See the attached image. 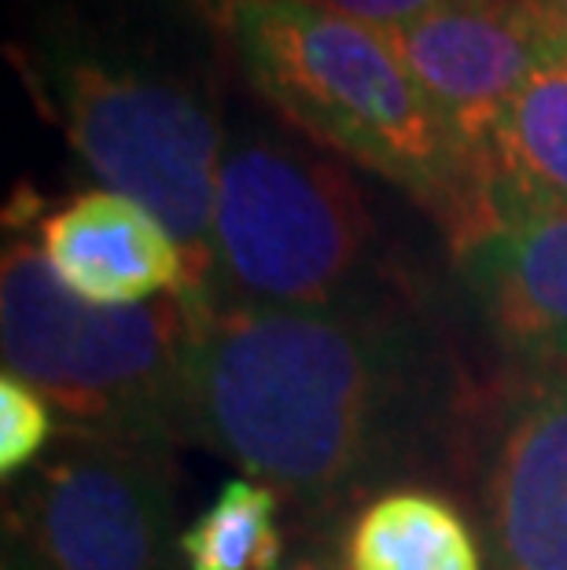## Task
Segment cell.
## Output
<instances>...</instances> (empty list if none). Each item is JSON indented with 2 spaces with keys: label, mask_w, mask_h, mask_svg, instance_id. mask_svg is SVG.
I'll use <instances>...</instances> for the list:
<instances>
[{
  "label": "cell",
  "mask_w": 567,
  "mask_h": 570,
  "mask_svg": "<svg viewBox=\"0 0 567 570\" xmlns=\"http://www.w3.org/2000/svg\"><path fill=\"white\" fill-rule=\"evenodd\" d=\"M196 306L170 295L148 306H89L48 269L27 236L0 262V346L63 412L70 431L188 445V365Z\"/></svg>",
  "instance_id": "cell-4"
},
{
  "label": "cell",
  "mask_w": 567,
  "mask_h": 570,
  "mask_svg": "<svg viewBox=\"0 0 567 570\" xmlns=\"http://www.w3.org/2000/svg\"><path fill=\"white\" fill-rule=\"evenodd\" d=\"M56 434L52 409L48 397L30 386L22 375H0V475L16 479L19 471L38 464V456L48 453Z\"/></svg>",
  "instance_id": "cell-14"
},
{
  "label": "cell",
  "mask_w": 567,
  "mask_h": 570,
  "mask_svg": "<svg viewBox=\"0 0 567 570\" xmlns=\"http://www.w3.org/2000/svg\"><path fill=\"white\" fill-rule=\"evenodd\" d=\"M207 306L324 309L369 298L372 217L343 166L265 129L225 137Z\"/></svg>",
  "instance_id": "cell-5"
},
{
  "label": "cell",
  "mask_w": 567,
  "mask_h": 570,
  "mask_svg": "<svg viewBox=\"0 0 567 570\" xmlns=\"http://www.w3.org/2000/svg\"><path fill=\"white\" fill-rule=\"evenodd\" d=\"M317 4L340 11V16L361 22V27H372L380 33L402 30L409 22L431 16L446 4H457V0H317Z\"/></svg>",
  "instance_id": "cell-15"
},
{
  "label": "cell",
  "mask_w": 567,
  "mask_h": 570,
  "mask_svg": "<svg viewBox=\"0 0 567 570\" xmlns=\"http://www.w3.org/2000/svg\"><path fill=\"white\" fill-rule=\"evenodd\" d=\"M284 570H335L329 560H321V556H303V560H295L292 567H284Z\"/></svg>",
  "instance_id": "cell-18"
},
{
  "label": "cell",
  "mask_w": 567,
  "mask_h": 570,
  "mask_svg": "<svg viewBox=\"0 0 567 570\" xmlns=\"http://www.w3.org/2000/svg\"><path fill=\"white\" fill-rule=\"evenodd\" d=\"M174 449L63 428L8 504V533L48 570H188Z\"/></svg>",
  "instance_id": "cell-6"
},
{
  "label": "cell",
  "mask_w": 567,
  "mask_h": 570,
  "mask_svg": "<svg viewBox=\"0 0 567 570\" xmlns=\"http://www.w3.org/2000/svg\"><path fill=\"white\" fill-rule=\"evenodd\" d=\"M281 501L265 482H225L207 512L180 530V560L188 570H276L284 560Z\"/></svg>",
  "instance_id": "cell-13"
},
{
  "label": "cell",
  "mask_w": 567,
  "mask_h": 570,
  "mask_svg": "<svg viewBox=\"0 0 567 570\" xmlns=\"http://www.w3.org/2000/svg\"><path fill=\"white\" fill-rule=\"evenodd\" d=\"M192 306L188 445L225 456L303 515L343 512L428 468L453 439L461 375L413 313L369 298L324 309Z\"/></svg>",
  "instance_id": "cell-1"
},
{
  "label": "cell",
  "mask_w": 567,
  "mask_h": 570,
  "mask_svg": "<svg viewBox=\"0 0 567 570\" xmlns=\"http://www.w3.org/2000/svg\"><path fill=\"white\" fill-rule=\"evenodd\" d=\"M383 38L479 177L516 92L538 67L564 56L535 0H457Z\"/></svg>",
  "instance_id": "cell-7"
},
{
  "label": "cell",
  "mask_w": 567,
  "mask_h": 570,
  "mask_svg": "<svg viewBox=\"0 0 567 570\" xmlns=\"http://www.w3.org/2000/svg\"><path fill=\"white\" fill-rule=\"evenodd\" d=\"M4 570H48V567L27 549V541H19L16 533L4 530Z\"/></svg>",
  "instance_id": "cell-16"
},
{
  "label": "cell",
  "mask_w": 567,
  "mask_h": 570,
  "mask_svg": "<svg viewBox=\"0 0 567 570\" xmlns=\"http://www.w3.org/2000/svg\"><path fill=\"white\" fill-rule=\"evenodd\" d=\"M33 78L67 144L104 188L170 228L203 302L214 273V188L225 129L211 89L151 48L104 38L78 19L52 22L33 48Z\"/></svg>",
  "instance_id": "cell-3"
},
{
  "label": "cell",
  "mask_w": 567,
  "mask_h": 570,
  "mask_svg": "<svg viewBox=\"0 0 567 570\" xmlns=\"http://www.w3.org/2000/svg\"><path fill=\"white\" fill-rule=\"evenodd\" d=\"M457 258L516 380L567 375V210L493 225Z\"/></svg>",
  "instance_id": "cell-9"
},
{
  "label": "cell",
  "mask_w": 567,
  "mask_h": 570,
  "mask_svg": "<svg viewBox=\"0 0 567 570\" xmlns=\"http://www.w3.org/2000/svg\"><path fill=\"white\" fill-rule=\"evenodd\" d=\"M538 210H567V56L530 75L482 159V233Z\"/></svg>",
  "instance_id": "cell-11"
},
{
  "label": "cell",
  "mask_w": 567,
  "mask_h": 570,
  "mask_svg": "<svg viewBox=\"0 0 567 570\" xmlns=\"http://www.w3.org/2000/svg\"><path fill=\"white\" fill-rule=\"evenodd\" d=\"M343 570H482L465 515L431 490L369 497L343 533Z\"/></svg>",
  "instance_id": "cell-12"
},
{
  "label": "cell",
  "mask_w": 567,
  "mask_h": 570,
  "mask_svg": "<svg viewBox=\"0 0 567 570\" xmlns=\"http://www.w3.org/2000/svg\"><path fill=\"white\" fill-rule=\"evenodd\" d=\"M38 247L56 281L89 306H148L188 291V258L174 233L111 188L81 191L41 214Z\"/></svg>",
  "instance_id": "cell-10"
},
{
  "label": "cell",
  "mask_w": 567,
  "mask_h": 570,
  "mask_svg": "<svg viewBox=\"0 0 567 570\" xmlns=\"http://www.w3.org/2000/svg\"><path fill=\"white\" fill-rule=\"evenodd\" d=\"M493 570H567V375L512 380L482 468Z\"/></svg>",
  "instance_id": "cell-8"
},
{
  "label": "cell",
  "mask_w": 567,
  "mask_h": 570,
  "mask_svg": "<svg viewBox=\"0 0 567 570\" xmlns=\"http://www.w3.org/2000/svg\"><path fill=\"white\" fill-rule=\"evenodd\" d=\"M535 4H538L541 16H546L553 38H557V45L564 48V56H567V0H535Z\"/></svg>",
  "instance_id": "cell-17"
},
{
  "label": "cell",
  "mask_w": 567,
  "mask_h": 570,
  "mask_svg": "<svg viewBox=\"0 0 567 570\" xmlns=\"http://www.w3.org/2000/svg\"><path fill=\"white\" fill-rule=\"evenodd\" d=\"M247 81L295 129L391 180L457 250L482 233V177L380 30L317 0H225Z\"/></svg>",
  "instance_id": "cell-2"
}]
</instances>
